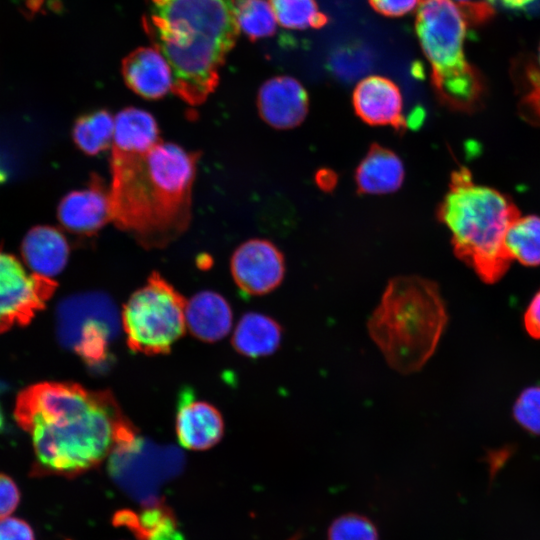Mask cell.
<instances>
[{
	"label": "cell",
	"instance_id": "obj_8",
	"mask_svg": "<svg viewBox=\"0 0 540 540\" xmlns=\"http://www.w3.org/2000/svg\"><path fill=\"white\" fill-rule=\"evenodd\" d=\"M115 305L105 294L87 292L67 297L57 308V332L89 364L103 361L117 320Z\"/></svg>",
	"mask_w": 540,
	"mask_h": 540
},
{
	"label": "cell",
	"instance_id": "obj_2",
	"mask_svg": "<svg viewBox=\"0 0 540 540\" xmlns=\"http://www.w3.org/2000/svg\"><path fill=\"white\" fill-rule=\"evenodd\" d=\"M198 154L159 142L141 154L112 150V221L146 248H161L188 227Z\"/></svg>",
	"mask_w": 540,
	"mask_h": 540
},
{
	"label": "cell",
	"instance_id": "obj_4",
	"mask_svg": "<svg viewBox=\"0 0 540 540\" xmlns=\"http://www.w3.org/2000/svg\"><path fill=\"white\" fill-rule=\"evenodd\" d=\"M518 216L517 206L507 195L476 184L465 167L452 172L437 209L438 220L451 234L454 254L489 284L499 281L510 267L505 237Z\"/></svg>",
	"mask_w": 540,
	"mask_h": 540
},
{
	"label": "cell",
	"instance_id": "obj_34",
	"mask_svg": "<svg viewBox=\"0 0 540 540\" xmlns=\"http://www.w3.org/2000/svg\"><path fill=\"white\" fill-rule=\"evenodd\" d=\"M336 175L330 170H321L317 173V184L323 190H331L336 184Z\"/></svg>",
	"mask_w": 540,
	"mask_h": 540
},
{
	"label": "cell",
	"instance_id": "obj_17",
	"mask_svg": "<svg viewBox=\"0 0 540 540\" xmlns=\"http://www.w3.org/2000/svg\"><path fill=\"white\" fill-rule=\"evenodd\" d=\"M21 253L33 273L52 278L66 267L70 247L60 230L39 225L30 229L24 237Z\"/></svg>",
	"mask_w": 540,
	"mask_h": 540
},
{
	"label": "cell",
	"instance_id": "obj_22",
	"mask_svg": "<svg viewBox=\"0 0 540 540\" xmlns=\"http://www.w3.org/2000/svg\"><path fill=\"white\" fill-rule=\"evenodd\" d=\"M115 119L107 110H97L79 117L72 129L77 147L87 155H97L112 147Z\"/></svg>",
	"mask_w": 540,
	"mask_h": 540
},
{
	"label": "cell",
	"instance_id": "obj_35",
	"mask_svg": "<svg viewBox=\"0 0 540 540\" xmlns=\"http://www.w3.org/2000/svg\"><path fill=\"white\" fill-rule=\"evenodd\" d=\"M535 0H487L489 4H497L506 9H524L532 4Z\"/></svg>",
	"mask_w": 540,
	"mask_h": 540
},
{
	"label": "cell",
	"instance_id": "obj_36",
	"mask_svg": "<svg viewBox=\"0 0 540 540\" xmlns=\"http://www.w3.org/2000/svg\"><path fill=\"white\" fill-rule=\"evenodd\" d=\"M43 0H27V7L32 11H37L41 5Z\"/></svg>",
	"mask_w": 540,
	"mask_h": 540
},
{
	"label": "cell",
	"instance_id": "obj_28",
	"mask_svg": "<svg viewBox=\"0 0 540 540\" xmlns=\"http://www.w3.org/2000/svg\"><path fill=\"white\" fill-rule=\"evenodd\" d=\"M20 492L16 483L0 473V519L8 517L18 506Z\"/></svg>",
	"mask_w": 540,
	"mask_h": 540
},
{
	"label": "cell",
	"instance_id": "obj_24",
	"mask_svg": "<svg viewBox=\"0 0 540 540\" xmlns=\"http://www.w3.org/2000/svg\"><path fill=\"white\" fill-rule=\"evenodd\" d=\"M239 29L250 39L257 40L272 36L277 19L269 1L234 0Z\"/></svg>",
	"mask_w": 540,
	"mask_h": 540
},
{
	"label": "cell",
	"instance_id": "obj_6",
	"mask_svg": "<svg viewBox=\"0 0 540 540\" xmlns=\"http://www.w3.org/2000/svg\"><path fill=\"white\" fill-rule=\"evenodd\" d=\"M469 25L460 6L452 0H422L415 28L428 62L438 99L455 111H474L482 102L485 86L464 53Z\"/></svg>",
	"mask_w": 540,
	"mask_h": 540
},
{
	"label": "cell",
	"instance_id": "obj_7",
	"mask_svg": "<svg viewBox=\"0 0 540 540\" xmlns=\"http://www.w3.org/2000/svg\"><path fill=\"white\" fill-rule=\"evenodd\" d=\"M186 302L166 280L153 273L123 307L122 322L130 349L164 354L184 334Z\"/></svg>",
	"mask_w": 540,
	"mask_h": 540
},
{
	"label": "cell",
	"instance_id": "obj_16",
	"mask_svg": "<svg viewBox=\"0 0 540 540\" xmlns=\"http://www.w3.org/2000/svg\"><path fill=\"white\" fill-rule=\"evenodd\" d=\"M405 169L401 158L391 149L373 143L355 170L360 194L382 195L396 192L403 184Z\"/></svg>",
	"mask_w": 540,
	"mask_h": 540
},
{
	"label": "cell",
	"instance_id": "obj_21",
	"mask_svg": "<svg viewBox=\"0 0 540 540\" xmlns=\"http://www.w3.org/2000/svg\"><path fill=\"white\" fill-rule=\"evenodd\" d=\"M113 522L130 529L140 540H179L176 519L163 503L144 507L140 513L119 511Z\"/></svg>",
	"mask_w": 540,
	"mask_h": 540
},
{
	"label": "cell",
	"instance_id": "obj_26",
	"mask_svg": "<svg viewBox=\"0 0 540 540\" xmlns=\"http://www.w3.org/2000/svg\"><path fill=\"white\" fill-rule=\"evenodd\" d=\"M328 540H378L375 525L367 517L348 513L336 518L330 525Z\"/></svg>",
	"mask_w": 540,
	"mask_h": 540
},
{
	"label": "cell",
	"instance_id": "obj_13",
	"mask_svg": "<svg viewBox=\"0 0 540 540\" xmlns=\"http://www.w3.org/2000/svg\"><path fill=\"white\" fill-rule=\"evenodd\" d=\"M352 103L356 115L372 126H391L397 131L406 128L403 98L399 87L390 79L372 75L355 87Z\"/></svg>",
	"mask_w": 540,
	"mask_h": 540
},
{
	"label": "cell",
	"instance_id": "obj_18",
	"mask_svg": "<svg viewBox=\"0 0 540 540\" xmlns=\"http://www.w3.org/2000/svg\"><path fill=\"white\" fill-rule=\"evenodd\" d=\"M185 319L193 336L205 342H216L230 332L233 316L223 296L206 290L186 302Z\"/></svg>",
	"mask_w": 540,
	"mask_h": 540
},
{
	"label": "cell",
	"instance_id": "obj_33",
	"mask_svg": "<svg viewBox=\"0 0 540 540\" xmlns=\"http://www.w3.org/2000/svg\"><path fill=\"white\" fill-rule=\"evenodd\" d=\"M507 456H509V450L501 449L496 452H491V455L489 456V467L492 477L506 461Z\"/></svg>",
	"mask_w": 540,
	"mask_h": 540
},
{
	"label": "cell",
	"instance_id": "obj_14",
	"mask_svg": "<svg viewBox=\"0 0 540 540\" xmlns=\"http://www.w3.org/2000/svg\"><path fill=\"white\" fill-rule=\"evenodd\" d=\"M224 433L220 412L210 403L196 400L190 392L180 398L176 415V434L182 447L206 450L216 445Z\"/></svg>",
	"mask_w": 540,
	"mask_h": 540
},
{
	"label": "cell",
	"instance_id": "obj_9",
	"mask_svg": "<svg viewBox=\"0 0 540 540\" xmlns=\"http://www.w3.org/2000/svg\"><path fill=\"white\" fill-rule=\"evenodd\" d=\"M56 287L51 278L28 274L15 256L0 251V333L27 325Z\"/></svg>",
	"mask_w": 540,
	"mask_h": 540
},
{
	"label": "cell",
	"instance_id": "obj_5",
	"mask_svg": "<svg viewBox=\"0 0 540 540\" xmlns=\"http://www.w3.org/2000/svg\"><path fill=\"white\" fill-rule=\"evenodd\" d=\"M447 321L437 284L406 275L388 282L367 327L389 366L410 374L419 371L434 354Z\"/></svg>",
	"mask_w": 540,
	"mask_h": 540
},
{
	"label": "cell",
	"instance_id": "obj_10",
	"mask_svg": "<svg viewBox=\"0 0 540 540\" xmlns=\"http://www.w3.org/2000/svg\"><path fill=\"white\" fill-rule=\"evenodd\" d=\"M231 274L236 285L248 295H265L277 288L285 275L281 251L270 241L251 239L233 253Z\"/></svg>",
	"mask_w": 540,
	"mask_h": 540
},
{
	"label": "cell",
	"instance_id": "obj_30",
	"mask_svg": "<svg viewBox=\"0 0 540 540\" xmlns=\"http://www.w3.org/2000/svg\"><path fill=\"white\" fill-rule=\"evenodd\" d=\"M421 1L422 0H369L374 10L389 17L406 15L417 8Z\"/></svg>",
	"mask_w": 540,
	"mask_h": 540
},
{
	"label": "cell",
	"instance_id": "obj_23",
	"mask_svg": "<svg viewBox=\"0 0 540 540\" xmlns=\"http://www.w3.org/2000/svg\"><path fill=\"white\" fill-rule=\"evenodd\" d=\"M505 247L512 260L526 266L540 265V217L518 216L508 228Z\"/></svg>",
	"mask_w": 540,
	"mask_h": 540
},
{
	"label": "cell",
	"instance_id": "obj_12",
	"mask_svg": "<svg viewBox=\"0 0 540 540\" xmlns=\"http://www.w3.org/2000/svg\"><path fill=\"white\" fill-rule=\"evenodd\" d=\"M261 118L276 129H292L306 118L309 98L304 86L290 76H276L265 81L258 92Z\"/></svg>",
	"mask_w": 540,
	"mask_h": 540
},
{
	"label": "cell",
	"instance_id": "obj_25",
	"mask_svg": "<svg viewBox=\"0 0 540 540\" xmlns=\"http://www.w3.org/2000/svg\"><path fill=\"white\" fill-rule=\"evenodd\" d=\"M278 24L292 30L319 28L327 17L315 0H269Z\"/></svg>",
	"mask_w": 540,
	"mask_h": 540
},
{
	"label": "cell",
	"instance_id": "obj_31",
	"mask_svg": "<svg viewBox=\"0 0 540 540\" xmlns=\"http://www.w3.org/2000/svg\"><path fill=\"white\" fill-rule=\"evenodd\" d=\"M523 323L526 332L532 338L540 340V290L533 296L527 306Z\"/></svg>",
	"mask_w": 540,
	"mask_h": 540
},
{
	"label": "cell",
	"instance_id": "obj_38",
	"mask_svg": "<svg viewBox=\"0 0 540 540\" xmlns=\"http://www.w3.org/2000/svg\"><path fill=\"white\" fill-rule=\"evenodd\" d=\"M3 422H4V421H3V414H2L1 408H0V431H1L2 428H3Z\"/></svg>",
	"mask_w": 540,
	"mask_h": 540
},
{
	"label": "cell",
	"instance_id": "obj_20",
	"mask_svg": "<svg viewBox=\"0 0 540 540\" xmlns=\"http://www.w3.org/2000/svg\"><path fill=\"white\" fill-rule=\"evenodd\" d=\"M282 338V328L273 318L256 312L246 313L239 320L233 336L235 350L249 358L274 353Z\"/></svg>",
	"mask_w": 540,
	"mask_h": 540
},
{
	"label": "cell",
	"instance_id": "obj_15",
	"mask_svg": "<svg viewBox=\"0 0 540 540\" xmlns=\"http://www.w3.org/2000/svg\"><path fill=\"white\" fill-rule=\"evenodd\" d=\"M122 75L126 85L145 99H160L173 88L171 67L155 47H140L126 56Z\"/></svg>",
	"mask_w": 540,
	"mask_h": 540
},
{
	"label": "cell",
	"instance_id": "obj_37",
	"mask_svg": "<svg viewBox=\"0 0 540 540\" xmlns=\"http://www.w3.org/2000/svg\"><path fill=\"white\" fill-rule=\"evenodd\" d=\"M452 1L455 2L458 5H464V4H468L470 2H474L473 0H452Z\"/></svg>",
	"mask_w": 540,
	"mask_h": 540
},
{
	"label": "cell",
	"instance_id": "obj_11",
	"mask_svg": "<svg viewBox=\"0 0 540 540\" xmlns=\"http://www.w3.org/2000/svg\"><path fill=\"white\" fill-rule=\"evenodd\" d=\"M61 225L71 233L91 236L112 220L109 188L93 176L82 189L67 193L57 210Z\"/></svg>",
	"mask_w": 540,
	"mask_h": 540
},
{
	"label": "cell",
	"instance_id": "obj_29",
	"mask_svg": "<svg viewBox=\"0 0 540 540\" xmlns=\"http://www.w3.org/2000/svg\"><path fill=\"white\" fill-rule=\"evenodd\" d=\"M0 540H35L32 528L22 519L4 517L0 519Z\"/></svg>",
	"mask_w": 540,
	"mask_h": 540
},
{
	"label": "cell",
	"instance_id": "obj_3",
	"mask_svg": "<svg viewBox=\"0 0 540 540\" xmlns=\"http://www.w3.org/2000/svg\"><path fill=\"white\" fill-rule=\"evenodd\" d=\"M142 23L169 63L172 91L202 104L219 83V69L239 34L234 0H150Z\"/></svg>",
	"mask_w": 540,
	"mask_h": 540
},
{
	"label": "cell",
	"instance_id": "obj_1",
	"mask_svg": "<svg viewBox=\"0 0 540 540\" xmlns=\"http://www.w3.org/2000/svg\"><path fill=\"white\" fill-rule=\"evenodd\" d=\"M14 415L32 441L34 476H78L137 440L112 393L76 383L27 387L17 397Z\"/></svg>",
	"mask_w": 540,
	"mask_h": 540
},
{
	"label": "cell",
	"instance_id": "obj_32",
	"mask_svg": "<svg viewBox=\"0 0 540 540\" xmlns=\"http://www.w3.org/2000/svg\"><path fill=\"white\" fill-rule=\"evenodd\" d=\"M525 79L529 87L540 92V46L537 62H530L526 65Z\"/></svg>",
	"mask_w": 540,
	"mask_h": 540
},
{
	"label": "cell",
	"instance_id": "obj_19",
	"mask_svg": "<svg viewBox=\"0 0 540 540\" xmlns=\"http://www.w3.org/2000/svg\"><path fill=\"white\" fill-rule=\"evenodd\" d=\"M114 119L113 151L141 154L160 142L157 122L149 112L128 107L121 110Z\"/></svg>",
	"mask_w": 540,
	"mask_h": 540
},
{
	"label": "cell",
	"instance_id": "obj_27",
	"mask_svg": "<svg viewBox=\"0 0 540 540\" xmlns=\"http://www.w3.org/2000/svg\"><path fill=\"white\" fill-rule=\"evenodd\" d=\"M513 417L526 432L540 435V385L525 388L513 405Z\"/></svg>",
	"mask_w": 540,
	"mask_h": 540
}]
</instances>
